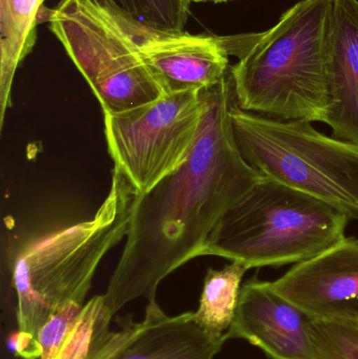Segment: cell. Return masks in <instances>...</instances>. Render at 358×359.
Here are the masks:
<instances>
[{"instance_id": "obj_1", "label": "cell", "mask_w": 358, "mask_h": 359, "mask_svg": "<svg viewBox=\"0 0 358 359\" xmlns=\"http://www.w3.org/2000/svg\"><path fill=\"white\" fill-rule=\"evenodd\" d=\"M202 96L203 121L188 159L153 189L135 196L126 244L104 294L113 314L140 297L155 302L160 283L203 257L223 217L264 178L235 142L230 67Z\"/></svg>"}, {"instance_id": "obj_2", "label": "cell", "mask_w": 358, "mask_h": 359, "mask_svg": "<svg viewBox=\"0 0 358 359\" xmlns=\"http://www.w3.org/2000/svg\"><path fill=\"white\" fill-rule=\"evenodd\" d=\"M333 0H302L260 34L221 37L240 109L281 120L325 123Z\"/></svg>"}, {"instance_id": "obj_3", "label": "cell", "mask_w": 358, "mask_h": 359, "mask_svg": "<svg viewBox=\"0 0 358 359\" xmlns=\"http://www.w3.org/2000/svg\"><path fill=\"white\" fill-rule=\"evenodd\" d=\"M136 194L113 168L111 189L92 219L48 234L18 255L12 278L18 331L37 339L53 314L84 305L103 257L128 236Z\"/></svg>"}, {"instance_id": "obj_4", "label": "cell", "mask_w": 358, "mask_h": 359, "mask_svg": "<svg viewBox=\"0 0 358 359\" xmlns=\"http://www.w3.org/2000/svg\"><path fill=\"white\" fill-rule=\"evenodd\" d=\"M351 219L321 198L263 178L223 217L203 257L248 269L302 263L342 242Z\"/></svg>"}, {"instance_id": "obj_5", "label": "cell", "mask_w": 358, "mask_h": 359, "mask_svg": "<svg viewBox=\"0 0 358 359\" xmlns=\"http://www.w3.org/2000/svg\"><path fill=\"white\" fill-rule=\"evenodd\" d=\"M235 142L264 178L321 198L358 219V147L326 136L307 120L231 109Z\"/></svg>"}, {"instance_id": "obj_6", "label": "cell", "mask_w": 358, "mask_h": 359, "mask_svg": "<svg viewBox=\"0 0 358 359\" xmlns=\"http://www.w3.org/2000/svg\"><path fill=\"white\" fill-rule=\"evenodd\" d=\"M40 21L64 46L104 114L136 109L165 95L126 27L95 0H60Z\"/></svg>"}, {"instance_id": "obj_7", "label": "cell", "mask_w": 358, "mask_h": 359, "mask_svg": "<svg viewBox=\"0 0 358 359\" xmlns=\"http://www.w3.org/2000/svg\"><path fill=\"white\" fill-rule=\"evenodd\" d=\"M204 111L202 90H191L163 95L130 111L104 114L109 155L137 194H146L188 159Z\"/></svg>"}, {"instance_id": "obj_8", "label": "cell", "mask_w": 358, "mask_h": 359, "mask_svg": "<svg viewBox=\"0 0 358 359\" xmlns=\"http://www.w3.org/2000/svg\"><path fill=\"white\" fill-rule=\"evenodd\" d=\"M271 285L313 320L358 323V238L296 264Z\"/></svg>"}, {"instance_id": "obj_9", "label": "cell", "mask_w": 358, "mask_h": 359, "mask_svg": "<svg viewBox=\"0 0 358 359\" xmlns=\"http://www.w3.org/2000/svg\"><path fill=\"white\" fill-rule=\"evenodd\" d=\"M312 320L279 294L271 282L252 278L242 286L227 339H245L270 359H315Z\"/></svg>"}, {"instance_id": "obj_10", "label": "cell", "mask_w": 358, "mask_h": 359, "mask_svg": "<svg viewBox=\"0 0 358 359\" xmlns=\"http://www.w3.org/2000/svg\"><path fill=\"white\" fill-rule=\"evenodd\" d=\"M122 25L136 40L145 65L165 94L210 88L230 67L221 37L158 33Z\"/></svg>"}, {"instance_id": "obj_11", "label": "cell", "mask_w": 358, "mask_h": 359, "mask_svg": "<svg viewBox=\"0 0 358 359\" xmlns=\"http://www.w3.org/2000/svg\"><path fill=\"white\" fill-rule=\"evenodd\" d=\"M333 137L358 147V0H333L328 58Z\"/></svg>"}, {"instance_id": "obj_12", "label": "cell", "mask_w": 358, "mask_h": 359, "mask_svg": "<svg viewBox=\"0 0 358 359\" xmlns=\"http://www.w3.org/2000/svg\"><path fill=\"white\" fill-rule=\"evenodd\" d=\"M225 343L204 330L193 312L170 316L155 301L147 304L134 334L111 359H214Z\"/></svg>"}, {"instance_id": "obj_13", "label": "cell", "mask_w": 358, "mask_h": 359, "mask_svg": "<svg viewBox=\"0 0 358 359\" xmlns=\"http://www.w3.org/2000/svg\"><path fill=\"white\" fill-rule=\"evenodd\" d=\"M46 0H0V123L10 107L17 67L32 52Z\"/></svg>"}, {"instance_id": "obj_14", "label": "cell", "mask_w": 358, "mask_h": 359, "mask_svg": "<svg viewBox=\"0 0 358 359\" xmlns=\"http://www.w3.org/2000/svg\"><path fill=\"white\" fill-rule=\"evenodd\" d=\"M113 313L105 295L84 304L79 318L54 359H111L128 343L138 323L128 320L120 330H111Z\"/></svg>"}, {"instance_id": "obj_15", "label": "cell", "mask_w": 358, "mask_h": 359, "mask_svg": "<svg viewBox=\"0 0 358 359\" xmlns=\"http://www.w3.org/2000/svg\"><path fill=\"white\" fill-rule=\"evenodd\" d=\"M248 267L241 262H231L222 269L210 268L204 280L200 305L193 312L195 322L216 339L228 341L239 304L242 280Z\"/></svg>"}, {"instance_id": "obj_16", "label": "cell", "mask_w": 358, "mask_h": 359, "mask_svg": "<svg viewBox=\"0 0 358 359\" xmlns=\"http://www.w3.org/2000/svg\"><path fill=\"white\" fill-rule=\"evenodd\" d=\"M122 23L158 33H184L189 0H95Z\"/></svg>"}, {"instance_id": "obj_17", "label": "cell", "mask_w": 358, "mask_h": 359, "mask_svg": "<svg viewBox=\"0 0 358 359\" xmlns=\"http://www.w3.org/2000/svg\"><path fill=\"white\" fill-rule=\"evenodd\" d=\"M310 335L315 359H358V323L313 320Z\"/></svg>"}, {"instance_id": "obj_18", "label": "cell", "mask_w": 358, "mask_h": 359, "mask_svg": "<svg viewBox=\"0 0 358 359\" xmlns=\"http://www.w3.org/2000/svg\"><path fill=\"white\" fill-rule=\"evenodd\" d=\"M84 305L71 303L53 314L38 331L39 359H54L73 330Z\"/></svg>"}, {"instance_id": "obj_19", "label": "cell", "mask_w": 358, "mask_h": 359, "mask_svg": "<svg viewBox=\"0 0 358 359\" xmlns=\"http://www.w3.org/2000/svg\"><path fill=\"white\" fill-rule=\"evenodd\" d=\"M11 347L17 355L25 359H39L41 355L37 339L20 331L11 339Z\"/></svg>"}, {"instance_id": "obj_20", "label": "cell", "mask_w": 358, "mask_h": 359, "mask_svg": "<svg viewBox=\"0 0 358 359\" xmlns=\"http://www.w3.org/2000/svg\"><path fill=\"white\" fill-rule=\"evenodd\" d=\"M214 2V4H220V2H226L229 0H189V2Z\"/></svg>"}]
</instances>
